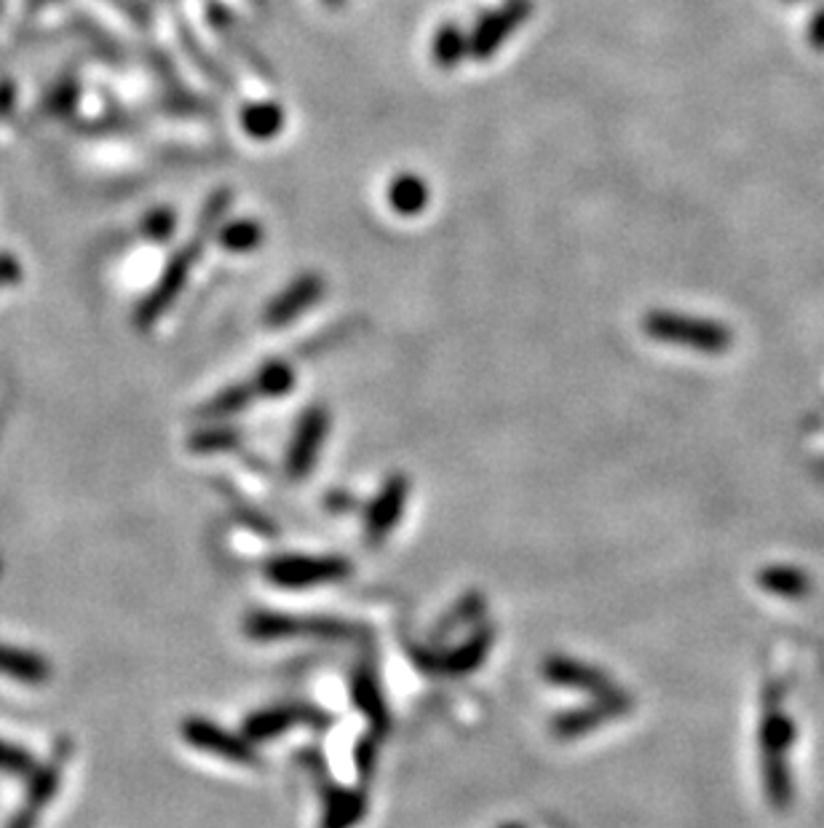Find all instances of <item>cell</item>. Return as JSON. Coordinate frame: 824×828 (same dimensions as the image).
<instances>
[{"mask_svg": "<svg viewBox=\"0 0 824 828\" xmlns=\"http://www.w3.org/2000/svg\"><path fill=\"white\" fill-rule=\"evenodd\" d=\"M642 325L651 338L664 341V344L698 348V352H723L728 346V330L723 325L672 314V311H651Z\"/></svg>", "mask_w": 824, "mask_h": 828, "instance_id": "cell-1", "label": "cell"}, {"mask_svg": "<svg viewBox=\"0 0 824 828\" xmlns=\"http://www.w3.org/2000/svg\"><path fill=\"white\" fill-rule=\"evenodd\" d=\"M241 127L247 129V135L254 137V140H271V137L279 135L281 127H284V110H281L277 103L247 105L241 114Z\"/></svg>", "mask_w": 824, "mask_h": 828, "instance_id": "cell-7", "label": "cell"}, {"mask_svg": "<svg viewBox=\"0 0 824 828\" xmlns=\"http://www.w3.org/2000/svg\"><path fill=\"white\" fill-rule=\"evenodd\" d=\"M333 571H337V566L329 563V560H292V563H281L277 566V577L279 582L286 584H308L316 582V579H329Z\"/></svg>", "mask_w": 824, "mask_h": 828, "instance_id": "cell-10", "label": "cell"}, {"mask_svg": "<svg viewBox=\"0 0 824 828\" xmlns=\"http://www.w3.org/2000/svg\"><path fill=\"white\" fill-rule=\"evenodd\" d=\"M389 204L399 215H421L429 204V189L418 174H399L389 185Z\"/></svg>", "mask_w": 824, "mask_h": 828, "instance_id": "cell-6", "label": "cell"}, {"mask_svg": "<svg viewBox=\"0 0 824 828\" xmlns=\"http://www.w3.org/2000/svg\"><path fill=\"white\" fill-rule=\"evenodd\" d=\"M292 386V370L286 365H268L260 373V389L265 395H281Z\"/></svg>", "mask_w": 824, "mask_h": 828, "instance_id": "cell-13", "label": "cell"}, {"mask_svg": "<svg viewBox=\"0 0 824 828\" xmlns=\"http://www.w3.org/2000/svg\"><path fill=\"white\" fill-rule=\"evenodd\" d=\"M431 54H434V62L440 67H455L468 54V39L455 28V24H445V28L436 33Z\"/></svg>", "mask_w": 824, "mask_h": 828, "instance_id": "cell-9", "label": "cell"}, {"mask_svg": "<svg viewBox=\"0 0 824 828\" xmlns=\"http://www.w3.org/2000/svg\"><path fill=\"white\" fill-rule=\"evenodd\" d=\"M172 226H174V217L172 213H166V209H159L153 217L148 221V236H155V239H166L169 234H172Z\"/></svg>", "mask_w": 824, "mask_h": 828, "instance_id": "cell-15", "label": "cell"}, {"mask_svg": "<svg viewBox=\"0 0 824 828\" xmlns=\"http://www.w3.org/2000/svg\"><path fill=\"white\" fill-rule=\"evenodd\" d=\"M202 245H204V236H202V239L196 236V241H193V245H187L183 252H177V258H172V264L166 266V273L161 277L159 288L150 292L148 301L142 303L140 311H137V325H140V327L153 325V322L161 316V311L169 309V303H172L174 298H177V292L183 290L187 271H191L196 255H202Z\"/></svg>", "mask_w": 824, "mask_h": 828, "instance_id": "cell-3", "label": "cell"}, {"mask_svg": "<svg viewBox=\"0 0 824 828\" xmlns=\"http://www.w3.org/2000/svg\"><path fill=\"white\" fill-rule=\"evenodd\" d=\"M262 241V228L254 221L230 223L220 232V245L234 252H249Z\"/></svg>", "mask_w": 824, "mask_h": 828, "instance_id": "cell-11", "label": "cell"}, {"mask_svg": "<svg viewBox=\"0 0 824 828\" xmlns=\"http://www.w3.org/2000/svg\"><path fill=\"white\" fill-rule=\"evenodd\" d=\"M0 770L14 772V775H22V772L30 770V756L24 751L11 749V745L0 743Z\"/></svg>", "mask_w": 824, "mask_h": 828, "instance_id": "cell-14", "label": "cell"}, {"mask_svg": "<svg viewBox=\"0 0 824 828\" xmlns=\"http://www.w3.org/2000/svg\"><path fill=\"white\" fill-rule=\"evenodd\" d=\"M56 786H59V770L54 767H43L37 775L33 777V788H30V805L24 809L30 813H37V807L48 805V799L56 794Z\"/></svg>", "mask_w": 824, "mask_h": 828, "instance_id": "cell-12", "label": "cell"}, {"mask_svg": "<svg viewBox=\"0 0 824 828\" xmlns=\"http://www.w3.org/2000/svg\"><path fill=\"white\" fill-rule=\"evenodd\" d=\"M322 3H327V6H340L343 0H322Z\"/></svg>", "mask_w": 824, "mask_h": 828, "instance_id": "cell-18", "label": "cell"}, {"mask_svg": "<svg viewBox=\"0 0 824 828\" xmlns=\"http://www.w3.org/2000/svg\"><path fill=\"white\" fill-rule=\"evenodd\" d=\"M0 674L17 678L22 684H43L52 676V665L33 652L14 649V646H0Z\"/></svg>", "mask_w": 824, "mask_h": 828, "instance_id": "cell-5", "label": "cell"}, {"mask_svg": "<svg viewBox=\"0 0 824 828\" xmlns=\"http://www.w3.org/2000/svg\"><path fill=\"white\" fill-rule=\"evenodd\" d=\"M322 292L324 279L316 277V273H303L279 298H273L271 307L265 309V322L271 327L290 325L292 320H297V314L314 307L318 298H322Z\"/></svg>", "mask_w": 824, "mask_h": 828, "instance_id": "cell-4", "label": "cell"}, {"mask_svg": "<svg viewBox=\"0 0 824 828\" xmlns=\"http://www.w3.org/2000/svg\"><path fill=\"white\" fill-rule=\"evenodd\" d=\"M185 734H187V740L196 745V749L223 753V756H228V759H241L243 756L241 745L236 743V740H230L228 734L215 730V727H209L206 721H191V724L185 727Z\"/></svg>", "mask_w": 824, "mask_h": 828, "instance_id": "cell-8", "label": "cell"}, {"mask_svg": "<svg viewBox=\"0 0 824 828\" xmlns=\"http://www.w3.org/2000/svg\"><path fill=\"white\" fill-rule=\"evenodd\" d=\"M11 828H35V813L22 809V813L14 818V824H11Z\"/></svg>", "mask_w": 824, "mask_h": 828, "instance_id": "cell-17", "label": "cell"}, {"mask_svg": "<svg viewBox=\"0 0 824 828\" xmlns=\"http://www.w3.org/2000/svg\"><path fill=\"white\" fill-rule=\"evenodd\" d=\"M809 41L814 49H822L824 52V9L816 11L809 22Z\"/></svg>", "mask_w": 824, "mask_h": 828, "instance_id": "cell-16", "label": "cell"}, {"mask_svg": "<svg viewBox=\"0 0 824 828\" xmlns=\"http://www.w3.org/2000/svg\"><path fill=\"white\" fill-rule=\"evenodd\" d=\"M530 11H533L530 0H509L503 9L485 14L474 28L471 39H468V54L479 62L490 60L503 46L506 39L528 22Z\"/></svg>", "mask_w": 824, "mask_h": 828, "instance_id": "cell-2", "label": "cell"}]
</instances>
